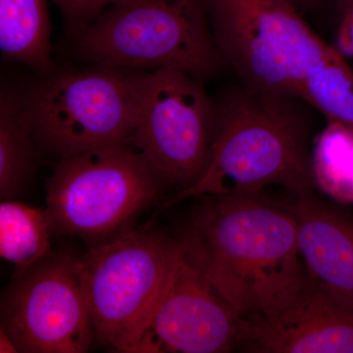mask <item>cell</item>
<instances>
[{
    "label": "cell",
    "instance_id": "cell-21",
    "mask_svg": "<svg viewBox=\"0 0 353 353\" xmlns=\"http://www.w3.org/2000/svg\"><path fill=\"white\" fill-rule=\"evenodd\" d=\"M0 352L1 353H16L19 352L17 345L14 343L12 338L0 328Z\"/></svg>",
    "mask_w": 353,
    "mask_h": 353
},
{
    "label": "cell",
    "instance_id": "cell-11",
    "mask_svg": "<svg viewBox=\"0 0 353 353\" xmlns=\"http://www.w3.org/2000/svg\"><path fill=\"white\" fill-rule=\"evenodd\" d=\"M236 348L256 353H353V299L306 274L303 287L282 307L240 319Z\"/></svg>",
    "mask_w": 353,
    "mask_h": 353
},
{
    "label": "cell",
    "instance_id": "cell-1",
    "mask_svg": "<svg viewBox=\"0 0 353 353\" xmlns=\"http://www.w3.org/2000/svg\"><path fill=\"white\" fill-rule=\"evenodd\" d=\"M185 252L240 319L270 314L306 279L296 218L260 194L204 196Z\"/></svg>",
    "mask_w": 353,
    "mask_h": 353
},
{
    "label": "cell",
    "instance_id": "cell-13",
    "mask_svg": "<svg viewBox=\"0 0 353 353\" xmlns=\"http://www.w3.org/2000/svg\"><path fill=\"white\" fill-rule=\"evenodd\" d=\"M48 0H0V50L6 59L43 73L54 70Z\"/></svg>",
    "mask_w": 353,
    "mask_h": 353
},
{
    "label": "cell",
    "instance_id": "cell-12",
    "mask_svg": "<svg viewBox=\"0 0 353 353\" xmlns=\"http://www.w3.org/2000/svg\"><path fill=\"white\" fill-rule=\"evenodd\" d=\"M290 211L309 278L353 299V220L320 202L314 194L296 196Z\"/></svg>",
    "mask_w": 353,
    "mask_h": 353
},
{
    "label": "cell",
    "instance_id": "cell-19",
    "mask_svg": "<svg viewBox=\"0 0 353 353\" xmlns=\"http://www.w3.org/2000/svg\"><path fill=\"white\" fill-rule=\"evenodd\" d=\"M340 16L336 41L332 46L345 60L353 59V0L338 12Z\"/></svg>",
    "mask_w": 353,
    "mask_h": 353
},
{
    "label": "cell",
    "instance_id": "cell-16",
    "mask_svg": "<svg viewBox=\"0 0 353 353\" xmlns=\"http://www.w3.org/2000/svg\"><path fill=\"white\" fill-rule=\"evenodd\" d=\"M316 189L334 201L353 204V128L327 120L311 145Z\"/></svg>",
    "mask_w": 353,
    "mask_h": 353
},
{
    "label": "cell",
    "instance_id": "cell-18",
    "mask_svg": "<svg viewBox=\"0 0 353 353\" xmlns=\"http://www.w3.org/2000/svg\"><path fill=\"white\" fill-rule=\"evenodd\" d=\"M61 11L67 25L81 34L106 9L121 0H51Z\"/></svg>",
    "mask_w": 353,
    "mask_h": 353
},
{
    "label": "cell",
    "instance_id": "cell-6",
    "mask_svg": "<svg viewBox=\"0 0 353 353\" xmlns=\"http://www.w3.org/2000/svg\"><path fill=\"white\" fill-rule=\"evenodd\" d=\"M145 73L99 65L41 81L25 95L37 141L59 158L130 145Z\"/></svg>",
    "mask_w": 353,
    "mask_h": 353
},
{
    "label": "cell",
    "instance_id": "cell-3",
    "mask_svg": "<svg viewBox=\"0 0 353 353\" xmlns=\"http://www.w3.org/2000/svg\"><path fill=\"white\" fill-rule=\"evenodd\" d=\"M78 50L101 66L178 70L201 82L225 66L205 0H121L81 34Z\"/></svg>",
    "mask_w": 353,
    "mask_h": 353
},
{
    "label": "cell",
    "instance_id": "cell-10",
    "mask_svg": "<svg viewBox=\"0 0 353 353\" xmlns=\"http://www.w3.org/2000/svg\"><path fill=\"white\" fill-rule=\"evenodd\" d=\"M239 329L240 318L185 248L129 353L229 352Z\"/></svg>",
    "mask_w": 353,
    "mask_h": 353
},
{
    "label": "cell",
    "instance_id": "cell-8",
    "mask_svg": "<svg viewBox=\"0 0 353 353\" xmlns=\"http://www.w3.org/2000/svg\"><path fill=\"white\" fill-rule=\"evenodd\" d=\"M213 123L214 101L201 81L178 70L146 71L130 146L180 192L208 169Z\"/></svg>",
    "mask_w": 353,
    "mask_h": 353
},
{
    "label": "cell",
    "instance_id": "cell-14",
    "mask_svg": "<svg viewBox=\"0 0 353 353\" xmlns=\"http://www.w3.org/2000/svg\"><path fill=\"white\" fill-rule=\"evenodd\" d=\"M32 130L25 95L2 90L0 97V196L16 199L31 178L34 158Z\"/></svg>",
    "mask_w": 353,
    "mask_h": 353
},
{
    "label": "cell",
    "instance_id": "cell-20",
    "mask_svg": "<svg viewBox=\"0 0 353 353\" xmlns=\"http://www.w3.org/2000/svg\"><path fill=\"white\" fill-rule=\"evenodd\" d=\"M303 13H314L322 10L329 0H290Z\"/></svg>",
    "mask_w": 353,
    "mask_h": 353
},
{
    "label": "cell",
    "instance_id": "cell-2",
    "mask_svg": "<svg viewBox=\"0 0 353 353\" xmlns=\"http://www.w3.org/2000/svg\"><path fill=\"white\" fill-rule=\"evenodd\" d=\"M301 99L241 85L214 101L208 169L162 208L190 197L257 194L281 185L294 196L316 190Z\"/></svg>",
    "mask_w": 353,
    "mask_h": 353
},
{
    "label": "cell",
    "instance_id": "cell-22",
    "mask_svg": "<svg viewBox=\"0 0 353 353\" xmlns=\"http://www.w3.org/2000/svg\"><path fill=\"white\" fill-rule=\"evenodd\" d=\"M352 0H334V7H336V13L341 11L345 6H347Z\"/></svg>",
    "mask_w": 353,
    "mask_h": 353
},
{
    "label": "cell",
    "instance_id": "cell-7",
    "mask_svg": "<svg viewBox=\"0 0 353 353\" xmlns=\"http://www.w3.org/2000/svg\"><path fill=\"white\" fill-rule=\"evenodd\" d=\"M163 187L131 146H108L60 158L44 209L53 233L101 243L123 233Z\"/></svg>",
    "mask_w": 353,
    "mask_h": 353
},
{
    "label": "cell",
    "instance_id": "cell-15",
    "mask_svg": "<svg viewBox=\"0 0 353 353\" xmlns=\"http://www.w3.org/2000/svg\"><path fill=\"white\" fill-rule=\"evenodd\" d=\"M50 232L46 209L16 199L0 204V256L15 266L16 273L48 256Z\"/></svg>",
    "mask_w": 353,
    "mask_h": 353
},
{
    "label": "cell",
    "instance_id": "cell-17",
    "mask_svg": "<svg viewBox=\"0 0 353 353\" xmlns=\"http://www.w3.org/2000/svg\"><path fill=\"white\" fill-rule=\"evenodd\" d=\"M301 97L327 120L353 128V69L334 46L306 77Z\"/></svg>",
    "mask_w": 353,
    "mask_h": 353
},
{
    "label": "cell",
    "instance_id": "cell-5",
    "mask_svg": "<svg viewBox=\"0 0 353 353\" xmlns=\"http://www.w3.org/2000/svg\"><path fill=\"white\" fill-rule=\"evenodd\" d=\"M183 240L152 228L123 232L79 256L95 341L129 353L182 256Z\"/></svg>",
    "mask_w": 353,
    "mask_h": 353
},
{
    "label": "cell",
    "instance_id": "cell-4",
    "mask_svg": "<svg viewBox=\"0 0 353 353\" xmlns=\"http://www.w3.org/2000/svg\"><path fill=\"white\" fill-rule=\"evenodd\" d=\"M225 66L245 87L303 101V85L333 46L290 0H205Z\"/></svg>",
    "mask_w": 353,
    "mask_h": 353
},
{
    "label": "cell",
    "instance_id": "cell-9",
    "mask_svg": "<svg viewBox=\"0 0 353 353\" xmlns=\"http://www.w3.org/2000/svg\"><path fill=\"white\" fill-rule=\"evenodd\" d=\"M0 309L19 352L85 353L95 341L79 256L48 255L15 273Z\"/></svg>",
    "mask_w": 353,
    "mask_h": 353
}]
</instances>
